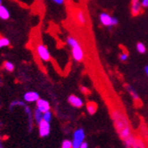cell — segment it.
I'll return each mask as SVG.
<instances>
[{
	"instance_id": "6da1fadb",
	"label": "cell",
	"mask_w": 148,
	"mask_h": 148,
	"mask_svg": "<svg viewBox=\"0 0 148 148\" xmlns=\"http://www.w3.org/2000/svg\"><path fill=\"white\" fill-rule=\"evenodd\" d=\"M111 118L118 136L125 143V148H136V137L133 134L125 114L121 109L114 108L111 111Z\"/></svg>"
},
{
	"instance_id": "7a4b0ae2",
	"label": "cell",
	"mask_w": 148,
	"mask_h": 148,
	"mask_svg": "<svg viewBox=\"0 0 148 148\" xmlns=\"http://www.w3.org/2000/svg\"><path fill=\"white\" fill-rule=\"evenodd\" d=\"M66 42H67L68 45L71 48V55L73 60L77 62H82L84 59V51L82 47L80 46L79 41L76 38H74L73 36H69Z\"/></svg>"
},
{
	"instance_id": "3957f363",
	"label": "cell",
	"mask_w": 148,
	"mask_h": 148,
	"mask_svg": "<svg viewBox=\"0 0 148 148\" xmlns=\"http://www.w3.org/2000/svg\"><path fill=\"white\" fill-rule=\"evenodd\" d=\"M99 22L101 23V25H103L106 27L116 26L118 25V23H119L117 17L111 16L109 14L105 13V12H103L99 14Z\"/></svg>"
},
{
	"instance_id": "277c9868",
	"label": "cell",
	"mask_w": 148,
	"mask_h": 148,
	"mask_svg": "<svg viewBox=\"0 0 148 148\" xmlns=\"http://www.w3.org/2000/svg\"><path fill=\"white\" fill-rule=\"evenodd\" d=\"M85 132L83 128H78L73 133L72 139V148H79L81 144L84 142Z\"/></svg>"
},
{
	"instance_id": "5b68a950",
	"label": "cell",
	"mask_w": 148,
	"mask_h": 148,
	"mask_svg": "<svg viewBox=\"0 0 148 148\" xmlns=\"http://www.w3.org/2000/svg\"><path fill=\"white\" fill-rule=\"evenodd\" d=\"M36 53L42 62H49L51 60L50 51L44 44L40 43L36 46Z\"/></svg>"
},
{
	"instance_id": "8992f818",
	"label": "cell",
	"mask_w": 148,
	"mask_h": 148,
	"mask_svg": "<svg viewBox=\"0 0 148 148\" xmlns=\"http://www.w3.org/2000/svg\"><path fill=\"white\" fill-rule=\"evenodd\" d=\"M38 131H39V136L41 137H46L50 135L51 132V125L50 122H47L45 120H42L38 124Z\"/></svg>"
},
{
	"instance_id": "52a82bcc",
	"label": "cell",
	"mask_w": 148,
	"mask_h": 148,
	"mask_svg": "<svg viewBox=\"0 0 148 148\" xmlns=\"http://www.w3.org/2000/svg\"><path fill=\"white\" fill-rule=\"evenodd\" d=\"M40 99L38 92L36 91H27L24 95V101L27 103H34L36 102Z\"/></svg>"
},
{
	"instance_id": "ba28073f",
	"label": "cell",
	"mask_w": 148,
	"mask_h": 148,
	"mask_svg": "<svg viewBox=\"0 0 148 148\" xmlns=\"http://www.w3.org/2000/svg\"><path fill=\"white\" fill-rule=\"evenodd\" d=\"M36 108H38L42 113H45L51 109L50 103L43 99H39L36 101Z\"/></svg>"
},
{
	"instance_id": "9c48e42d",
	"label": "cell",
	"mask_w": 148,
	"mask_h": 148,
	"mask_svg": "<svg viewBox=\"0 0 148 148\" xmlns=\"http://www.w3.org/2000/svg\"><path fill=\"white\" fill-rule=\"evenodd\" d=\"M68 102L70 104L74 107V108H79L83 106V100L81 99L79 97L76 95H70L69 98H68Z\"/></svg>"
},
{
	"instance_id": "30bf717a",
	"label": "cell",
	"mask_w": 148,
	"mask_h": 148,
	"mask_svg": "<svg viewBox=\"0 0 148 148\" xmlns=\"http://www.w3.org/2000/svg\"><path fill=\"white\" fill-rule=\"evenodd\" d=\"M75 20L77 22V24L80 26H83L87 23V18H86V14L83 10L79 9L77 10L75 14Z\"/></svg>"
},
{
	"instance_id": "8fae6325",
	"label": "cell",
	"mask_w": 148,
	"mask_h": 148,
	"mask_svg": "<svg viewBox=\"0 0 148 148\" xmlns=\"http://www.w3.org/2000/svg\"><path fill=\"white\" fill-rule=\"evenodd\" d=\"M141 1L140 0H132L131 2V13L134 16H136L141 13Z\"/></svg>"
},
{
	"instance_id": "7c38bea8",
	"label": "cell",
	"mask_w": 148,
	"mask_h": 148,
	"mask_svg": "<svg viewBox=\"0 0 148 148\" xmlns=\"http://www.w3.org/2000/svg\"><path fill=\"white\" fill-rule=\"evenodd\" d=\"M25 112L26 113L27 116H28V127H29V132H32L33 129V113L31 108L28 106H25Z\"/></svg>"
},
{
	"instance_id": "4fadbf2b",
	"label": "cell",
	"mask_w": 148,
	"mask_h": 148,
	"mask_svg": "<svg viewBox=\"0 0 148 148\" xmlns=\"http://www.w3.org/2000/svg\"><path fill=\"white\" fill-rule=\"evenodd\" d=\"M10 18L9 10L3 5H0V19L2 20H8Z\"/></svg>"
},
{
	"instance_id": "5bb4252c",
	"label": "cell",
	"mask_w": 148,
	"mask_h": 148,
	"mask_svg": "<svg viewBox=\"0 0 148 148\" xmlns=\"http://www.w3.org/2000/svg\"><path fill=\"white\" fill-rule=\"evenodd\" d=\"M87 111H88V113L90 114V115H94L96 112H97V110H98V106L97 104H96L95 102H88L87 103Z\"/></svg>"
},
{
	"instance_id": "9a60e30c",
	"label": "cell",
	"mask_w": 148,
	"mask_h": 148,
	"mask_svg": "<svg viewBox=\"0 0 148 148\" xmlns=\"http://www.w3.org/2000/svg\"><path fill=\"white\" fill-rule=\"evenodd\" d=\"M127 91H128V93L132 96V98L134 99L135 100H139V95H138V93L136 92V90H135L134 88H133L131 85H127Z\"/></svg>"
},
{
	"instance_id": "2e32d148",
	"label": "cell",
	"mask_w": 148,
	"mask_h": 148,
	"mask_svg": "<svg viewBox=\"0 0 148 148\" xmlns=\"http://www.w3.org/2000/svg\"><path fill=\"white\" fill-rule=\"evenodd\" d=\"M42 115H43V113H42L37 108L34 109V119L36 124H39L42 120Z\"/></svg>"
},
{
	"instance_id": "e0dca14e",
	"label": "cell",
	"mask_w": 148,
	"mask_h": 148,
	"mask_svg": "<svg viewBox=\"0 0 148 148\" xmlns=\"http://www.w3.org/2000/svg\"><path fill=\"white\" fill-rule=\"evenodd\" d=\"M3 67H4V69H5L6 71L12 72V71H14V64L13 62H9V61H5V62H4V64H3Z\"/></svg>"
},
{
	"instance_id": "ac0fdd59",
	"label": "cell",
	"mask_w": 148,
	"mask_h": 148,
	"mask_svg": "<svg viewBox=\"0 0 148 148\" xmlns=\"http://www.w3.org/2000/svg\"><path fill=\"white\" fill-rule=\"evenodd\" d=\"M10 45V41L9 39H7L6 37H4L2 35H0V48L7 47Z\"/></svg>"
},
{
	"instance_id": "d6986e66",
	"label": "cell",
	"mask_w": 148,
	"mask_h": 148,
	"mask_svg": "<svg viewBox=\"0 0 148 148\" xmlns=\"http://www.w3.org/2000/svg\"><path fill=\"white\" fill-rule=\"evenodd\" d=\"M136 51H138L139 53L144 54V53H146V47H145V44L143 42H139L136 43Z\"/></svg>"
},
{
	"instance_id": "ffe728a7",
	"label": "cell",
	"mask_w": 148,
	"mask_h": 148,
	"mask_svg": "<svg viewBox=\"0 0 148 148\" xmlns=\"http://www.w3.org/2000/svg\"><path fill=\"white\" fill-rule=\"evenodd\" d=\"M51 118H53V113H51V110L47 111V112H45V113H43V115H42V119L43 120H45L47 122H51Z\"/></svg>"
},
{
	"instance_id": "44dd1931",
	"label": "cell",
	"mask_w": 148,
	"mask_h": 148,
	"mask_svg": "<svg viewBox=\"0 0 148 148\" xmlns=\"http://www.w3.org/2000/svg\"><path fill=\"white\" fill-rule=\"evenodd\" d=\"M16 106L25 107V101H21V100H14V101H12V102H11V104H10V109H12L13 107H16Z\"/></svg>"
},
{
	"instance_id": "7402d4cb",
	"label": "cell",
	"mask_w": 148,
	"mask_h": 148,
	"mask_svg": "<svg viewBox=\"0 0 148 148\" xmlns=\"http://www.w3.org/2000/svg\"><path fill=\"white\" fill-rule=\"evenodd\" d=\"M62 148H72V141L69 139H65L62 143Z\"/></svg>"
},
{
	"instance_id": "603a6c76",
	"label": "cell",
	"mask_w": 148,
	"mask_h": 148,
	"mask_svg": "<svg viewBox=\"0 0 148 148\" xmlns=\"http://www.w3.org/2000/svg\"><path fill=\"white\" fill-rule=\"evenodd\" d=\"M136 148H147V146H146V145L144 142L143 139L136 137Z\"/></svg>"
},
{
	"instance_id": "cb8c5ba5",
	"label": "cell",
	"mask_w": 148,
	"mask_h": 148,
	"mask_svg": "<svg viewBox=\"0 0 148 148\" xmlns=\"http://www.w3.org/2000/svg\"><path fill=\"white\" fill-rule=\"evenodd\" d=\"M128 59V54L127 53H121L119 54V60L121 62H127Z\"/></svg>"
},
{
	"instance_id": "d4e9b609",
	"label": "cell",
	"mask_w": 148,
	"mask_h": 148,
	"mask_svg": "<svg viewBox=\"0 0 148 148\" xmlns=\"http://www.w3.org/2000/svg\"><path fill=\"white\" fill-rule=\"evenodd\" d=\"M141 5L144 8H148V0H141Z\"/></svg>"
},
{
	"instance_id": "484cf974",
	"label": "cell",
	"mask_w": 148,
	"mask_h": 148,
	"mask_svg": "<svg viewBox=\"0 0 148 148\" xmlns=\"http://www.w3.org/2000/svg\"><path fill=\"white\" fill-rule=\"evenodd\" d=\"M53 2H54L57 5H62L64 3V0H51Z\"/></svg>"
},
{
	"instance_id": "4316f807",
	"label": "cell",
	"mask_w": 148,
	"mask_h": 148,
	"mask_svg": "<svg viewBox=\"0 0 148 148\" xmlns=\"http://www.w3.org/2000/svg\"><path fill=\"white\" fill-rule=\"evenodd\" d=\"M79 148H88V143L87 142H83L82 144H81V145H80V147Z\"/></svg>"
},
{
	"instance_id": "83f0119b",
	"label": "cell",
	"mask_w": 148,
	"mask_h": 148,
	"mask_svg": "<svg viewBox=\"0 0 148 148\" xmlns=\"http://www.w3.org/2000/svg\"><path fill=\"white\" fill-rule=\"evenodd\" d=\"M145 72L146 74V76H148V64L145 65Z\"/></svg>"
},
{
	"instance_id": "f1b7e54d",
	"label": "cell",
	"mask_w": 148,
	"mask_h": 148,
	"mask_svg": "<svg viewBox=\"0 0 148 148\" xmlns=\"http://www.w3.org/2000/svg\"><path fill=\"white\" fill-rule=\"evenodd\" d=\"M0 148H4V146L2 145V143H1V139H0Z\"/></svg>"
},
{
	"instance_id": "f546056e",
	"label": "cell",
	"mask_w": 148,
	"mask_h": 148,
	"mask_svg": "<svg viewBox=\"0 0 148 148\" xmlns=\"http://www.w3.org/2000/svg\"><path fill=\"white\" fill-rule=\"evenodd\" d=\"M2 5V0H0V5Z\"/></svg>"
}]
</instances>
